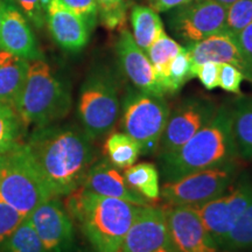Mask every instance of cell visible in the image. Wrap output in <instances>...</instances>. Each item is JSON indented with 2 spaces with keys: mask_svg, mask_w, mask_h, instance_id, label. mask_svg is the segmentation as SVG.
I'll return each instance as SVG.
<instances>
[{
  "mask_svg": "<svg viewBox=\"0 0 252 252\" xmlns=\"http://www.w3.org/2000/svg\"><path fill=\"white\" fill-rule=\"evenodd\" d=\"M25 216L4 201H0V251L7 238L20 225Z\"/></svg>",
  "mask_w": 252,
  "mask_h": 252,
  "instance_id": "33",
  "label": "cell"
},
{
  "mask_svg": "<svg viewBox=\"0 0 252 252\" xmlns=\"http://www.w3.org/2000/svg\"><path fill=\"white\" fill-rule=\"evenodd\" d=\"M63 5L88 25L91 31L98 23L99 13L96 0H60Z\"/></svg>",
  "mask_w": 252,
  "mask_h": 252,
  "instance_id": "34",
  "label": "cell"
},
{
  "mask_svg": "<svg viewBox=\"0 0 252 252\" xmlns=\"http://www.w3.org/2000/svg\"><path fill=\"white\" fill-rule=\"evenodd\" d=\"M50 197L53 195L32 161L24 143L5 154L0 173V201L27 217Z\"/></svg>",
  "mask_w": 252,
  "mask_h": 252,
  "instance_id": "7",
  "label": "cell"
},
{
  "mask_svg": "<svg viewBox=\"0 0 252 252\" xmlns=\"http://www.w3.org/2000/svg\"><path fill=\"white\" fill-rule=\"evenodd\" d=\"M46 23L50 35L65 52L78 53L89 42L90 28L60 0H50L46 11Z\"/></svg>",
  "mask_w": 252,
  "mask_h": 252,
  "instance_id": "18",
  "label": "cell"
},
{
  "mask_svg": "<svg viewBox=\"0 0 252 252\" xmlns=\"http://www.w3.org/2000/svg\"><path fill=\"white\" fill-rule=\"evenodd\" d=\"M71 94L46 60L30 62L27 77L13 108L26 128L61 122L70 112Z\"/></svg>",
  "mask_w": 252,
  "mask_h": 252,
  "instance_id": "4",
  "label": "cell"
},
{
  "mask_svg": "<svg viewBox=\"0 0 252 252\" xmlns=\"http://www.w3.org/2000/svg\"><path fill=\"white\" fill-rule=\"evenodd\" d=\"M2 9H4V0H0V32L2 25Z\"/></svg>",
  "mask_w": 252,
  "mask_h": 252,
  "instance_id": "40",
  "label": "cell"
},
{
  "mask_svg": "<svg viewBox=\"0 0 252 252\" xmlns=\"http://www.w3.org/2000/svg\"><path fill=\"white\" fill-rule=\"evenodd\" d=\"M2 252H46L39 236L27 217L7 238L1 248Z\"/></svg>",
  "mask_w": 252,
  "mask_h": 252,
  "instance_id": "28",
  "label": "cell"
},
{
  "mask_svg": "<svg viewBox=\"0 0 252 252\" xmlns=\"http://www.w3.org/2000/svg\"><path fill=\"white\" fill-rule=\"evenodd\" d=\"M231 125L238 156L252 160V98H242L231 108Z\"/></svg>",
  "mask_w": 252,
  "mask_h": 252,
  "instance_id": "22",
  "label": "cell"
},
{
  "mask_svg": "<svg viewBox=\"0 0 252 252\" xmlns=\"http://www.w3.org/2000/svg\"><path fill=\"white\" fill-rule=\"evenodd\" d=\"M165 210L173 252H222L191 207Z\"/></svg>",
  "mask_w": 252,
  "mask_h": 252,
  "instance_id": "13",
  "label": "cell"
},
{
  "mask_svg": "<svg viewBox=\"0 0 252 252\" xmlns=\"http://www.w3.org/2000/svg\"><path fill=\"white\" fill-rule=\"evenodd\" d=\"M251 202L252 180L243 176L220 196L191 208L220 249L236 220Z\"/></svg>",
  "mask_w": 252,
  "mask_h": 252,
  "instance_id": "10",
  "label": "cell"
},
{
  "mask_svg": "<svg viewBox=\"0 0 252 252\" xmlns=\"http://www.w3.org/2000/svg\"><path fill=\"white\" fill-rule=\"evenodd\" d=\"M26 126L12 105L0 103V154L11 152L23 141Z\"/></svg>",
  "mask_w": 252,
  "mask_h": 252,
  "instance_id": "26",
  "label": "cell"
},
{
  "mask_svg": "<svg viewBox=\"0 0 252 252\" xmlns=\"http://www.w3.org/2000/svg\"><path fill=\"white\" fill-rule=\"evenodd\" d=\"M236 39L244 56L252 65V23L236 34Z\"/></svg>",
  "mask_w": 252,
  "mask_h": 252,
  "instance_id": "37",
  "label": "cell"
},
{
  "mask_svg": "<svg viewBox=\"0 0 252 252\" xmlns=\"http://www.w3.org/2000/svg\"><path fill=\"white\" fill-rule=\"evenodd\" d=\"M116 52L123 74L135 89L157 96H165V91L158 81L149 56L138 47L127 28H121Z\"/></svg>",
  "mask_w": 252,
  "mask_h": 252,
  "instance_id": "15",
  "label": "cell"
},
{
  "mask_svg": "<svg viewBox=\"0 0 252 252\" xmlns=\"http://www.w3.org/2000/svg\"><path fill=\"white\" fill-rule=\"evenodd\" d=\"M0 50H5L30 62L45 60L26 17L8 0H4Z\"/></svg>",
  "mask_w": 252,
  "mask_h": 252,
  "instance_id": "17",
  "label": "cell"
},
{
  "mask_svg": "<svg viewBox=\"0 0 252 252\" xmlns=\"http://www.w3.org/2000/svg\"><path fill=\"white\" fill-rule=\"evenodd\" d=\"M252 250V202L236 220L223 242L220 251L244 252Z\"/></svg>",
  "mask_w": 252,
  "mask_h": 252,
  "instance_id": "27",
  "label": "cell"
},
{
  "mask_svg": "<svg viewBox=\"0 0 252 252\" xmlns=\"http://www.w3.org/2000/svg\"><path fill=\"white\" fill-rule=\"evenodd\" d=\"M219 106L206 97H189L173 111L160 139L158 153L168 154L179 150L204 125L212 121Z\"/></svg>",
  "mask_w": 252,
  "mask_h": 252,
  "instance_id": "11",
  "label": "cell"
},
{
  "mask_svg": "<svg viewBox=\"0 0 252 252\" xmlns=\"http://www.w3.org/2000/svg\"><path fill=\"white\" fill-rule=\"evenodd\" d=\"M106 159L121 169L134 165L141 154L139 144L124 132H112L105 140Z\"/></svg>",
  "mask_w": 252,
  "mask_h": 252,
  "instance_id": "25",
  "label": "cell"
},
{
  "mask_svg": "<svg viewBox=\"0 0 252 252\" xmlns=\"http://www.w3.org/2000/svg\"><path fill=\"white\" fill-rule=\"evenodd\" d=\"M236 146L231 125V108L222 105L212 121L180 149L159 156V163L165 182L176 180L190 173L213 167L237 162Z\"/></svg>",
  "mask_w": 252,
  "mask_h": 252,
  "instance_id": "3",
  "label": "cell"
},
{
  "mask_svg": "<svg viewBox=\"0 0 252 252\" xmlns=\"http://www.w3.org/2000/svg\"><path fill=\"white\" fill-rule=\"evenodd\" d=\"M193 0H147V4L158 13H166L173 8L186 5Z\"/></svg>",
  "mask_w": 252,
  "mask_h": 252,
  "instance_id": "38",
  "label": "cell"
},
{
  "mask_svg": "<svg viewBox=\"0 0 252 252\" xmlns=\"http://www.w3.org/2000/svg\"><path fill=\"white\" fill-rule=\"evenodd\" d=\"M184 46H181L178 41L167 35L165 30H161L158 34L157 39L146 52L154 70H156L158 81L165 91V84L168 74V68L173 59L181 52ZM166 94V93H165Z\"/></svg>",
  "mask_w": 252,
  "mask_h": 252,
  "instance_id": "24",
  "label": "cell"
},
{
  "mask_svg": "<svg viewBox=\"0 0 252 252\" xmlns=\"http://www.w3.org/2000/svg\"><path fill=\"white\" fill-rule=\"evenodd\" d=\"M53 196H67L81 187L94 162L93 140L74 124L34 127L24 143Z\"/></svg>",
  "mask_w": 252,
  "mask_h": 252,
  "instance_id": "1",
  "label": "cell"
},
{
  "mask_svg": "<svg viewBox=\"0 0 252 252\" xmlns=\"http://www.w3.org/2000/svg\"><path fill=\"white\" fill-rule=\"evenodd\" d=\"M252 23V0H237L226 8V30L237 34Z\"/></svg>",
  "mask_w": 252,
  "mask_h": 252,
  "instance_id": "31",
  "label": "cell"
},
{
  "mask_svg": "<svg viewBox=\"0 0 252 252\" xmlns=\"http://www.w3.org/2000/svg\"><path fill=\"white\" fill-rule=\"evenodd\" d=\"M64 206L96 252H121L123 242L143 206L94 194L78 187Z\"/></svg>",
  "mask_w": 252,
  "mask_h": 252,
  "instance_id": "2",
  "label": "cell"
},
{
  "mask_svg": "<svg viewBox=\"0 0 252 252\" xmlns=\"http://www.w3.org/2000/svg\"><path fill=\"white\" fill-rule=\"evenodd\" d=\"M245 80L243 72L235 65L220 63L219 75V87L226 93L241 94L242 82Z\"/></svg>",
  "mask_w": 252,
  "mask_h": 252,
  "instance_id": "35",
  "label": "cell"
},
{
  "mask_svg": "<svg viewBox=\"0 0 252 252\" xmlns=\"http://www.w3.org/2000/svg\"><path fill=\"white\" fill-rule=\"evenodd\" d=\"M121 83L112 69L94 68L82 83L77 102L80 126L91 140L105 137L121 113Z\"/></svg>",
  "mask_w": 252,
  "mask_h": 252,
  "instance_id": "5",
  "label": "cell"
},
{
  "mask_svg": "<svg viewBox=\"0 0 252 252\" xmlns=\"http://www.w3.org/2000/svg\"><path fill=\"white\" fill-rule=\"evenodd\" d=\"M220 64L215 62H206L195 68L194 76L200 80L207 90H214L219 87Z\"/></svg>",
  "mask_w": 252,
  "mask_h": 252,
  "instance_id": "36",
  "label": "cell"
},
{
  "mask_svg": "<svg viewBox=\"0 0 252 252\" xmlns=\"http://www.w3.org/2000/svg\"><path fill=\"white\" fill-rule=\"evenodd\" d=\"M4 161H5V154H0V173H1Z\"/></svg>",
  "mask_w": 252,
  "mask_h": 252,
  "instance_id": "41",
  "label": "cell"
},
{
  "mask_svg": "<svg viewBox=\"0 0 252 252\" xmlns=\"http://www.w3.org/2000/svg\"><path fill=\"white\" fill-rule=\"evenodd\" d=\"M30 61L0 50V103L14 105L26 81Z\"/></svg>",
  "mask_w": 252,
  "mask_h": 252,
  "instance_id": "20",
  "label": "cell"
},
{
  "mask_svg": "<svg viewBox=\"0 0 252 252\" xmlns=\"http://www.w3.org/2000/svg\"><path fill=\"white\" fill-rule=\"evenodd\" d=\"M82 187L94 194L119 198L138 206H150L152 202L141 196L126 181L124 173L108 159L94 160L88 171Z\"/></svg>",
  "mask_w": 252,
  "mask_h": 252,
  "instance_id": "19",
  "label": "cell"
},
{
  "mask_svg": "<svg viewBox=\"0 0 252 252\" xmlns=\"http://www.w3.org/2000/svg\"><path fill=\"white\" fill-rule=\"evenodd\" d=\"M191 78H194L193 63H191L189 50L184 47L169 64L165 93L171 94H176Z\"/></svg>",
  "mask_w": 252,
  "mask_h": 252,
  "instance_id": "29",
  "label": "cell"
},
{
  "mask_svg": "<svg viewBox=\"0 0 252 252\" xmlns=\"http://www.w3.org/2000/svg\"><path fill=\"white\" fill-rule=\"evenodd\" d=\"M169 112L165 96L128 88L121 100L119 127L139 144L143 156H151L158 152Z\"/></svg>",
  "mask_w": 252,
  "mask_h": 252,
  "instance_id": "6",
  "label": "cell"
},
{
  "mask_svg": "<svg viewBox=\"0 0 252 252\" xmlns=\"http://www.w3.org/2000/svg\"><path fill=\"white\" fill-rule=\"evenodd\" d=\"M99 20L108 30H117L124 26L127 11V0H96Z\"/></svg>",
  "mask_w": 252,
  "mask_h": 252,
  "instance_id": "30",
  "label": "cell"
},
{
  "mask_svg": "<svg viewBox=\"0 0 252 252\" xmlns=\"http://www.w3.org/2000/svg\"><path fill=\"white\" fill-rule=\"evenodd\" d=\"M189 50L193 71L206 62L228 63L243 72L245 80L252 82V65L245 58L235 34L228 30L213 34L206 39L185 46ZM195 77V76H194Z\"/></svg>",
  "mask_w": 252,
  "mask_h": 252,
  "instance_id": "16",
  "label": "cell"
},
{
  "mask_svg": "<svg viewBox=\"0 0 252 252\" xmlns=\"http://www.w3.org/2000/svg\"><path fill=\"white\" fill-rule=\"evenodd\" d=\"M46 252H69L75 238V223L62 200L53 196L27 216Z\"/></svg>",
  "mask_w": 252,
  "mask_h": 252,
  "instance_id": "12",
  "label": "cell"
},
{
  "mask_svg": "<svg viewBox=\"0 0 252 252\" xmlns=\"http://www.w3.org/2000/svg\"><path fill=\"white\" fill-rule=\"evenodd\" d=\"M132 36L140 49L145 53L156 41L159 32L163 30V24L159 13L152 7L134 5L130 11Z\"/></svg>",
  "mask_w": 252,
  "mask_h": 252,
  "instance_id": "21",
  "label": "cell"
},
{
  "mask_svg": "<svg viewBox=\"0 0 252 252\" xmlns=\"http://www.w3.org/2000/svg\"><path fill=\"white\" fill-rule=\"evenodd\" d=\"M121 252H173L165 210L152 204L141 207Z\"/></svg>",
  "mask_w": 252,
  "mask_h": 252,
  "instance_id": "14",
  "label": "cell"
},
{
  "mask_svg": "<svg viewBox=\"0 0 252 252\" xmlns=\"http://www.w3.org/2000/svg\"><path fill=\"white\" fill-rule=\"evenodd\" d=\"M127 184L150 202L160 197V173L152 162L134 163L124 171Z\"/></svg>",
  "mask_w": 252,
  "mask_h": 252,
  "instance_id": "23",
  "label": "cell"
},
{
  "mask_svg": "<svg viewBox=\"0 0 252 252\" xmlns=\"http://www.w3.org/2000/svg\"><path fill=\"white\" fill-rule=\"evenodd\" d=\"M214 1L219 2V4L223 5V6H224V7L228 8L230 5H232V4H234V2L237 1V0H214Z\"/></svg>",
  "mask_w": 252,
  "mask_h": 252,
  "instance_id": "39",
  "label": "cell"
},
{
  "mask_svg": "<svg viewBox=\"0 0 252 252\" xmlns=\"http://www.w3.org/2000/svg\"><path fill=\"white\" fill-rule=\"evenodd\" d=\"M166 13L169 31L186 45L226 30V7L214 0H193Z\"/></svg>",
  "mask_w": 252,
  "mask_h": 252,
  "instance_id": "9",
  "label": "cell"
},
{
  "mask_svg": "<svg viewBox=\"0 0 252 252\" xmlns=\"http://www.w3.org/2000/svg\"><path fill=\"white\" fill-rule=\"evenodd\" d=\"M8 1L12 2L36 28L45 26L46 11L50 0H8Z\"/></svg>",
  "mask_w": 252,
  "mask_h": 252,
  "instance_id": "32",
  "label": "cell"
},
{
  "mask_svg": "<svg viewBox=\"0 0 252 252\" xmlns=\"http://www.w3.org/2000/svg\"><path fill=\"white\" fill-rule=\"evenodd\" d=\"M237 162L190 173L176 180L165 182L160 196L172 207H196L219 197L236 182Z\"/></svg>",
  "mask_w": 252,
  "mask_h": 252,
  "instance_id": "8",
  "label": "cell"
}]
</instances>
